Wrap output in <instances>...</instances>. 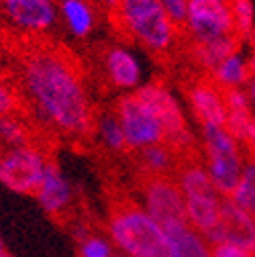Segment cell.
Returning a JSON list of instances; mask_svg holds the SVG:
<instances>
[{"instance_id":"cell-29","label":"cell","mask_w":255,"mask_h":257,"mask_svg":"<svg viewBox=\"0 0 255 257\" xmlns=\"http://www.w3.org/2000/svg\"><path fill=\"white\" fill-rule=\"evenodd\" d=\"M210 257H253V253L233 243H218L210 245Z\"/></svg>"},{"instance_id":"cell-4","label":"cell","mask_w":255,"mask_h":257,"mask_svg":"<svg viewBox=\"0 0 255 257\" xmlns=\"http://www.w3.org/2000/svg\"><path fill=\"white\" fill-rule=\"evenodd\" d=\"M204 170L222 198H227L235 190L247 157L243 145L227 131V126H200Z\"/></svg>"},{"instance_id":"cell-22","label":"cell","mask_w":255,"mask_h":257,"mask_svg":"<svg viewBox=\"0 0 255 257\" xmlns=\"http://www.w3.org/2000/svg\"><path fill=\"white\" fill-rule=\"evenodd\" d=\"M227 200L255 220V168L249 164V159L235 190L227 196Z\"/></svg>"},{"instance_id":"cell-23","label":"cell","mask_w":255,"mask_h":257,"mask_svg":"<svg viewBox=\"0 0 255 257\" xmlns=\"http://www.w3.org/2000/svg\"><path fill=\"white\" fill-rule=\"evenodd\" d=\"M176 184L182 192V196H190V194H200V192H208L214 190L204 166L200 162H190L184 168L178 170V178Z\"/></svg>"},{"instance_id":"cell-1","label":"cell","mask_w":255,"mask_h":257,"mask_svg":"<svg viewBox=\"0 0 255 257\" xmlns=\"http://www.w3.org/2000/svg\"><path fill=\"white\" fill-rule=\"evenodd\" d=\"M21 88L37 118L66 137L94 131V104L78 66L59 49L37 47L21 61Z\"/></svg>"},{"instance_id":"cell-16","label":"cell","mask_w":255,"mask_h":257,"mask_svg":"<svg viewBox=\"0 0 255 257\" xmlns=\"http://www.w3.org/2000/svg\"><path fill=\"white\" fill-rule=\"evenodd\" d=\"M57 21L74 39H88L96 29L98 17L92 0H57Z\"/></svg>"},{"instance_id":"cell-39","label":"cell","mask_w":255,"mask_h":257,"mask_svg":"<svg viewBox=\"0 0 255 257\" xmlns=\"http://www.w3.org/2000/svg\"><path fill=\"white\" fill-rule=\"evenodd\" d=\"M253 257H255V253H253Z\"/></svg>"},{"instance_id":"cell-11","label":"cell","mask_w":255,"mask_h":257,"mask_svg":"<svg viewBox=\"0 0 255 257\" xmlns=\"http://www.w3.org/2000/svg\"><path fill=\"white\" fill-rule=\"evenodd\" d=\"M102 70L108 84L120 92L133 94L143 86L145 70L135 49L126 45H110L102 57Z\"/></svg>"},{"instance_id":"cell-27","label":"cell","mask_w":255,"mask_h":257,"mask_svg":"<svg viewBox=\"0 0 255 257\" xmlns=\"http://www.w3.org/2000/svg\"><path fill=\"white\" fill-rule=\"evenodd\" d=\"M164 13L168 15V19L178 27L182 29L184 23H186V17H188V7H190V0H159Z\"/></svg>"},{"instance_id":"cell-28","label":"cell","mask_w":255,"mask_h":257,"mask_svg":"<svg viewBox=\"0 0 255 257\" xmlns=\"http://www.w3.org/2000/svg\"><path fill=\"white\" fill-rule=\"evenodd\" d=\"M15 110H17V94L7 82L0 80V116L15 114Z\"/></svg>"},{"instance_id":"cell-18","label":"cell","mask_w":255,"mask_h":257,"mask_svg":"<svg viewBox=\"0 0 255 257\" xmlns=\"http://www.w3.org/2000/svg\"><path fill=\"white\" fill-rule=\"evenodd\" d=\"M249 78H251V68H249L247 53L243 49H237L235 53H231L227 59H222L218 66L210 72V80L222 92L245 88Z\"/></svg>"},{"instance_id":"cell-33","label":"cell","mask_w":255,"mask_h":257,"mask_svg":"<svg viewBox=\"0 0 255 257\" xmlns=\"http://www.w3.org/2000/svg\"><path fill=\"white\" fill-rule=\"evenodd\" d=\"M116 3H118V0H104V7H106L110 13H112V11L116 9Z\"/></svg>"},{"instance_id":"cell-2","label":"cell","mask_w":255,"mask_h":257,"mask_svg":"<svg viewBox=\"0 0 255 257\" xmlns=\"http://www.w3.org/2000/svg\"><path fill=\"white\" fill-rule=\"evenodd\" d=\"M108 239L124 257H168V239L141 204L122 202L108 218Z\"/></svg>"},{"instance_id":"cell-14","label":"cell","mask_w":255,"mask_h":257,"mask_svg":"<svg viewBox=\"0 0 255 257\" xmlns=\"http://www.w3.org/2000/svg\"><path fill=\"white\" fill-rule=\"evenodd\" d=\"M35 198L39 206L49 214V216H61L66 214L74 202V186L72 182L63 176L59 166L53 162L47 164L43 180L35 192Z\"/></svg>"},{"instance_id":"cell-26","label":"cell","mask_w":255,"mask_h":257,"mask_svg":"<svg viewBox=\"0 0 255 257\" xmlns=\"http://www.w3.org/2000/svg\"><path fill=\"white\" fill-rule=\"evenodd\" d=\"M78 255L80 257H114V247L108 237L88 233L84 239L78 241Z\"/></svg>"},{"instance_id":"cell-25","label":"cell","mask_w":255,"mask_h":257,"mask_svg":"<svg viewBox=\"0 0 255 257\" xmlns=\"http://www.w3.org/2000/svg\"><path fill=\"white\" fill-rule=\"evenodd\" d=\"M233 29L237 37H249L255 31V7L251 0H229Z\"/></svg>"},{"instance_id":"cell-5","label":"cell","mask_w":255,"mask_h":257,"mask_svg":"<svg viewBox=\"0 0 255 257\" xmlns=\"http://www.w3.org/2000/svg\"><path fill=\"white\" fill-rule=\"evenodd\" d=\"M114 114L120 122L126 149L139 153L147 147L166 143L162 118H159L155 106L139 90L133 94H124L116 102Z\"/></svg>"},{"instance_id":"cell-13","label":"cell","mask_w":255,"mask_h":257,"mask_svg":"<svg viewBox=\"0 0 255 257\" xmlns=\"http://www.w3.org/2000/svg\"><path fill=\"white\" fill-rule=\"evenodd\" d=\"M188 106L200 126H225L227 102L222 92L212 80H198L186 92Z\"/></svg>"},{"instance_id":"cell-8","label":"cell","mask_w":255,"mask_h":257,"mask_svg":"<svg viewBox=\"0 0 255 257\" xmlns=\"http://www.w3.org/2000/svg\"><path fill=\"white\" fill-rule=\"evenodd\" d=\"M139 92L155 106L159 118H162L164 131H166V145H170L176 153L188 151L194 145V135L190 131L184 108L180 100L176 98V94L159 82L143 84Z\"/></svg>"},{"instance_id":"cell-7","label":"cell","mask_w":255,"mask_h":257,"mask_svg":"<svg viewBox=\"0 0 255 257\" xmlns=\"http://www.w3.org/2000/svg\"><path fill=\"white\" fill-rule=\"evenodd\" d=\"M182 29L188 33L192 45L235 35L229 0H190L188 17Z\"/></svg>"},{"instance_id":"cell-38","label":"cell","mask_w":255,"mask_h":257,"mask_svg":"<svg viewBox=\"0 0 255 257\" xmlns=\"http://www.w3.org/2000/svg\"><path fill=\"white\" fill-rule=\"evenodd\" d=\"M3 3H5V0H0V7H3Z\"/></svg>"},{"instance_id":"cell-17","label":"cell","mask_w":255,"mask_h":257,"mask_svg":"<svg viewBox=\"0 0 255 257\" xmlns=\"http://www.w3.org/2000/svg\"><path fill=\"white\" fill-rule=\"evenodd\" d=\"M168 239V257H210V245L204 235L194 231L188 222L164 227Z\"/></svg>"},{"instance_id":"cell-3","label":"cell","mask_w":255,"mask_h":257,"mask_svg":"<svg viewBox=\"0 0 255 257\" xmlns=\"http://www.w3.org/2000/svg\"><path fill=\"white\" fill-rule=\"evenodd\" d=\"M112 17L118 29L149 53H168L178 41V27L168 19L159 0H118Z\"/></svg>"},{"instance_id":"cell-15","label":"cell","mask_w":255,"mask_h":257,"mask_svg":"<svg viewBox=\"0 0 255 257\" xmlns=\"http://www.w3.org/2000/svg\"><path fill=\"white\" fill-rule=\"evenodd\" d=\"M222 202H225V198H222L216 190L184 196L186 222L200 235H206L208 231H212L216 227V222L220 218Z\"/></svg>"},{"instance_id":"cell-40","label":"cell","mask_w":255,"mask_h":257,"mask_svg":"<svg viewBox=\"0 0 255 257\" xmlns=\"http://www.w3.org/2000/svg\"><path fill=\"white\" fill-rule=\"evenodd\" d=\"M55 3H57V0H55Z\"/></svg>"},{"instance_id":"cell-6","label":"cell","mask_w":255,"mask_h":257,"mask_svg":"<svg viewBox=\"0 0 255 257\" xmlns=\"http://www.w3.org/2000/svg\"><path fill=\"white\" fill-rule=\"evenodd\" d=\"M49 157L43 149L29 143L0 153V184L15 194L35 196L43 180Z\"/></svg>"},{"instance_id":"cell-9","label":"cell","mask_w":255,"mask_h":257,"mask_svg":"<svg viewBox=\"0 0 255 257\" xmlns=\"http://www.w3.org/2000/svg\"><path fill=\"white\" fill-rule=\"evenodd\" d=\"M143 210L164 227L176 222H186L184 196L174 178H147L141 190Z\"/></svg>"},{"instance_id":"cell-19","label":"cell","mask_w":255,"mask_h":257,"mask_svg":"<svg viewBox=\"0 0 255 257\" xmlns=\"http://www.w3.org/2000/svg\"><path fill=\"white\" fill-rule=\"evenodd\" d=\"M139 166L147 178H168L178 166V153L166 143L153 145L139 151Z\"/></svg>"},{"instance_id":"cell-31","label":"cell","mask_w":255,"mask_h":257,"mask_svg":"<svg viewBox=\"0 0 255 257\" xmlns=\"http://www.w3.org/2000/svg\"><path fill=\"white\" fill-rule=\"evenodd\" d=\"M245 94H247V100H249V106H251V110H253V114H255V74H251V78L247 80V84H245Z\"/></svg>"},{"instance_id":"cell-32","label":"cell","mask_w":255,"mask_h":257,"mask_svg":"<svg viewBox=\"0 0 255 257\" xmlns=\"http://www.w3.org/2000/svg\"><path fill=\"white\" fill-rule=\"evenodd\" d=\"M247 45H249V53H247L249 68H251V74H255V31L247 37Z\"/></svg>"},{"instance_id":"cell-24","label":"cell","mask_w":255,"mask_h":257,"mask_svg":"<svg viewBox=\"0 0 255 257\" xmlns=\"http://www.w3.org/2000/svg\"><path fill=\"white\" fill-rule=\"evenodd\" d=\"M0 143L7 149H15V147H23L31 143L29 128L17 114L0 116Z\"/></svg>"},{"instance_id":"cell-21","label":"cell","mask_w":255,"mask_h":257,"mask_svg":"<svg viewBox=\"0 0 255 257\" xmlns=\"http://www.w3.org/2000/svg\"><path fill=\"white\" fill-rule=\"evenodd\" d=\"M92 133H96L100 145H104L112 153H120V151L126 149L122 128H120V122H118L114 110L112 112L106 110L102 114H96V118H94V131Z\"/></svg>"},{"instance_id":"cell-10","label":"cell","mask_w":255,"mask_h":257,"mask_svg":"<svg viewBox=\"0 0 255 257\" xmlns=\"http://www.w3.org/2000/svg\"><path fill=\"white\" fill-rule=\"evenodd\" d=\"M5 21L25 35H45L57 25L55 0H5Z\"/></svg>"},{"instance_id":"cell-34","label":"cell","mask_w":255,"mask_h":257,"mask_svg":"<svg viewBox=\"0 0 255 257\" xmlns=\"http://www.w3.org/2000/svg\"><path fill=\"white\" fill-rule=\"evenodd\" d=\"M249 164H251V166H253V168H255V151H253V153H251V155H249Z\"/></svg>"},{"instance_id":"cell-12","label":"cell","mask_w":255,"mask_h":257,"mask_svg":"<svg viewBox=\"0 0 255 257\" xmlns=\"http://www.w3.org/2000/svg\"><path fill=\"white\" fill-rule=\"evenodd\" d=\"M204 237H206L208 245L233 243V245H239V247L255 253V220L225 198L216 227L212 231H208Z\"/></svg>"},{"instance_id":"cell-35","label":"cell","mask_w":255,"mask_h":257,"mask_svg":"<svg viewBox=\"0 0 255 257\" xmlns=\"http://www.w3.org/2000/svg\"><path fill=\"white\" fill-rule=\"evenodd\" d=\"M7 251H5V243H3V239H0V255H5Z\"/></svg>"},{"instance_id":"cell-20","label":"cell","mask_w":255,"mask_h":257,"mask_svg":"<svg viewBox=\"0 0 255 257\" xmlns=\"http://www.w3.org/2000/svg\"><path fill=\"white\" fill-rule=\"evenodd\" d=\"M239 47V37L231 35V37H222L210 43H202V45H192V53L196 63L204 70V72H212L222 59H227L231 53H235Z\"/></svg>"},{"instance_id":"cell-36","label":"cell","mask_w":255,"mask_h":257,"mask_svg":"<svg viewBox=\"0 0 255 257\" xmlns=\"http://www.w3.org/2000/svg\"><path fill=\"white\" fill-rule=\"evenodd\" d=\"M0 257H13V255H9V253H5V255H0Z\"/></svg>"},{"instance_id":"cell-37","label":"cell","mask_w":255,"mask_h":257,"mask_svg":"<svg viewBox=\"0 0 255 257\" xmlns=\"http://www.w3.org/2000/svg\"><path fill=\"white\" fill-rule=\"evenodd\" d=\"M114 257H124V255H118V253H116V255H114Z\"/></svg>"},{"instance_id":"cell-30","label":"cell","mask_w":255,"mask_h":257,"mask_svg":"<svg viewBox=\"0 0 255 257\" xmlns=\"http://www.w3.org/2000/svg\"><path fill=\"white\" fill-rule=\"evenodd\" d=\"M239 143L243 145V149H249L251 153L255 151V116L249 120V124L245 126V131L241 133Z\"/></svg>"}]
</instances>
